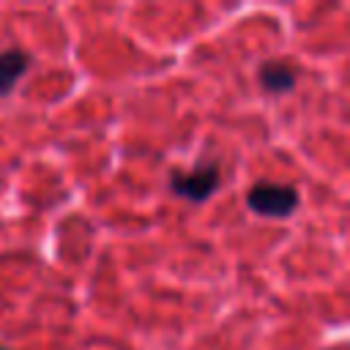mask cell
Segmentation results:
<instances>
[{"label": "cell", "instance_id": "6da1fadb", "mask_svg": "<svg viewBox=\"0 0 350 350\" xmlns=\"http://www.w3.org/2000/svg\"><path fill=\"white\" fill-rule=\"evenodd\" d=\"M249 208L260 216L282 219L298 208V191L293 186H282V183H257L249 191Z\"/></svg>", "mask_w": 350, "mask_h": 350}, {"label": "cell", "instance_id": "7a4b0ae2", "mask_svg": "<svg viewBox=\"0 0 350 350\" xmlns=\"http://www.w3.org/2000/svg\"><path fill=\"white\" fill-rule=\"evenodd\" d=\"M219 186V167L200 164L191 172H172V189L186 200H205Z\"/></svg>", "mask_w": 350, "mask_h": 350}, {"label": "cell", "instance_id": "3957f363", "mask_svg": "<svg viewBox=\"0 0 350 350\" xmlns=\"http://www.w3.org/2000/svg\"><path fill=\"white\" fill-rule=\"evenodd\" d=\"M260 85L268 90V93H284L295 85V71L287 66V63H279V60H271L260 68Z\"/></svg>", "mask_w": 350, "mask_h": 350}, {"label": "cell", "instance_id": "277c9868", "mask_svg": "<svg viewBox=\"0 0 350 350\" xmlns=\"http://www.w3.org/2000/svg\"><path fill=\"white\" fill-rule=\"evenodd\" d=\"M27 68V55L19 49H8L0 52V93H8L14 88V82L25 74Z\"/></svg>", "mask_w": 350, "mask_h": 350}]
</instances>
